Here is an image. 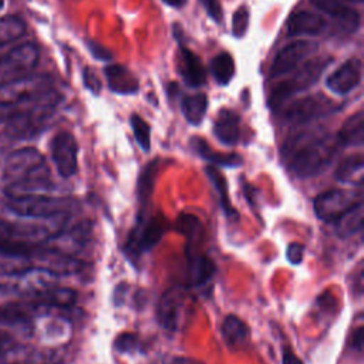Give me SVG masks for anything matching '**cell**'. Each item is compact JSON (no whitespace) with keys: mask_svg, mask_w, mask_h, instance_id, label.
I'll return each mask as SVG.
<instances>
[{"mask_svg":"<svg viewBox=\"0 0 364 364\" xmlns=\"http://www.w3.org/2000/svg\"><path fill=\"white\" fill-rule=\"evenodd\" d=\"M338 146L330 135L303 132L287 139L283 145V158L296 176L311 178L330 165Z\"/></svg>","mask_w":364,"mask_h":364,"instance_id":"1","label":"cell"},{"mask_svg":"<svg viewBox=\"0 0 364 364\" xmlns=\"http://www.w3.org/2000/svg\"><path fill=\"white\" fill-rule=\"evenodd\" d=\"M3 181L6 185L48 183L50 171L43 154L33 146L13 151L4 161Z\"/></svg>","mask_w":364,"mask_h":364,"instance_id":"2","label":"cell"},{"mask_svg":"<svg viewBox=\"0 0 364 364\" xmlns=\"http://www.w3.org/2000/svg\"><path fill=\"white\" fill-rule=\"evenodd\" d=\"M74 200L68 198L51 196L47 193L7 198V209L23 219H57L61 216H67L74 210Z\"/></svg>","mask_w":364,"mask_h":364,"instance_id":"3","label":"cell"},{"mask_svg":"<svg viewBox=\"0 0 364 364\" xmlns=\"http://www.w3.org/2000/svg\"><path fill=\"white\" fill-rule=\"evenodd\" d=\"M38 48L36 44L24 43L10 47L0 57V90L13 81L31 74L38 63Z\"/></svg>","mask_w":364,"mask_h":364,"instance_id":"4","label":"cell"},{"mask_svg":"<svg viewBox=\"0 0 364 364\" xmlns=\"http://www.w3.org/2000/svg\"><path fill=\"white\" fill-rule=\"evenodd\" d=\"M331 60L328 58H314L309 61L303 68L296 71L293 77H290L286 81L279 82L273 90L272 95L269 98V104L273 108H277L284 101H287L291 95H294L299 91L310 88L321 75L323 70L328 65Z\"/></svg>","mask_w":364,"mask_h":364,"instance_id":"5","label":"cell"},{"mask_svg":"<svg viewBox=\"0 0 364 364\" xmlns=\"http://www.w3.org/2000/svg\"><path fill=\"white\" fill-rule=\"evenodd\" d=\"M361 191L351 189H330L314 198L313 209L318 219L326 223L336 222L344 212L354 205L363 202Z\"/></svg>","mask_w":364,"mask_h":364,"instance_id":"6","label":"cell"},{"mask_svg":"<svg viewBox=\"0 0 364 364\" xmlns=\"http://www.w3.org/2000/svg\"><path fill=\"white\" fill-rule=\"evenodd\" d=\"M164 232L165 226L159 218H145L139 212L125 242V252L128 257L138 259L144 252L151 250L161 240Z\"/></svg>","mask_w":364,"mask_h":364,"instance_id":"7","label":"cell"},{"mask_svg":"<svg viewBox=\"0 0 364 364\" xmlns=\"http://www.w3.org/2000/svg\"><path fill=\"white\" fill-rule=\"evenodd\" d=\"M30 262H31V266L48 270L57 274L58 277L74 274L80 272L82 267V262L75 256H73L71 253L63 252L60 249L43 245V243L36 247Z\"/></svg>","mask_w":364,"mask_h":364,"instance_id":"8","label":"cell"},{"mask_svg":"<svg viewBox=\"0 0 364 364\" xmlns=\"http://www.w3.org/2000/svg\"><path fill=\"white\" fill-rule=\"evenodd\" d=\"M51 158L57 172L63 178H70L78 168V145L73 134L60 131L51 141Z\"/></svg>","mask_w":364,"mask_h":364,"instance_id":"9","label":"cell"},{"mask_svg":"<svg viewBox=\"0 0 364 364\" xmlns=\"http://www.w3.org/2000/svg\"><path fill=\"white\" fill-rule=\"evenodd\" d=\"M340 107L336 105L331 100L327 97L318 94L306 97L303 100H299L297 102L291 104L284 111V119L293 122V124H304L309 121H313L318 117L328 115L334 111H337Z\"/></svg>","mask_w":364,"mask_h":364,"instance_id":"10","label":"cell"},{"mask_svg":"<svg viewBox=\"0 0 364 364\" xmlns=\"http://www.w3.org/2000/svg\"><path fill=\"white\" fill-rule=\"evenodd\" d=\"M317 51V44L306 40H297L283 47L274 57L270 68L272 77H280L293 71L303 60Z\"/></svg>","mask_w":364,"mask_h":364,"instance_id":"11","label":"cell"},{"mask_svg":"<svg viewBox=\"0 0 364 364\" xmlns=\"http://www.w3.org/2000/svg\"><path fill=\"white\" fill-rule=\"evenodd\" d=\"M16 277H17V280H16V284L13 286V290L18 294L30 297L31 300L36 299L37 296H40L41 293H44L46 290H48L54 286H58L57 274H54L48 270H44V269L36 267V266L26 269Z\"/></svg>","mask_w":364,"mask_h":364,"instance_id":"12","label":"cell"},{"mask_svg":"<svg viewBox=\"0 0 364 364\" xmlns=\"http://www.w3.org/2000/svg\"><path fill=\"white\" fill-rule=\"evenodd\" d=\"M185 300V293L179 287H172L162 293L156 304V320L161 327L168 331H175L179 327Z\"/></svg>","mask_w":364,"mask_h":364,"instance_id":"13","label":"cell"},{"mask_svg":"<svg viewBox=\"0 0 364 364\" xmlns=\"http://www.w3.org/2000/svg\"><path fill=\"white\" fill-rule=\"evenodd\" d=\"M361 73H363L361 60L353 57L346 63H343L334 73H331L327 77L326 85L334 94H338V95L348 94L360 84Z\"/></svg>","mask_w":364,"mask_h":364,"instance_id":"14","label":"cell"},{"mask_svg":"<svg viewBox=\"0 0 364 364\" xmlns=\"http://www.w3.org/2000/svg\"><path fill=\"white\" fill-rule=\"evenodd\" d=\"M318 10L331 16L343 33H354L360 27V14L348 7V0H310Z\"/></svg>","mask_w":364,"mask_h":364,"instance_id":"15","label":"cell"},{"mask_svg":"<svg viewBox=\"0 0 364 364\" xmlns=\"http://www.w3.org/2000/svg\"><path fill=\"white\" fill-rule=\"evenodd\" d=\"M4 364H58L60 355L54 350L30 346H13L4 355Z\"/></svg>","mask_w":364,"mask_h":364,"instance_id":"16","label":"cell"},{"mask_svg":"<svg viewBox=\"0 0 364 364\" xmlns=\"http://www.w3.org/2000/svg\"><path fill=\"white\" fill-rule=\"evenodd\" d=\"M179 74L189 87H202L206 82V71L200 58L179 43Z\"/></svg>","mask_w":364,"mask_h":364,"instance_id":"17","label":"cell"},{"mask_svg":"<svg viewBox=\"0 0 364 364\" xmlns=\"http://www.w3.org/2000/svg\"><path fill=\"white\" fill-rule=\"evenodd\" d=\"M31 328L33 324L28 309L16 303L0 304V331L17 330L18 333H30Z\"/></svg>","mask_w":364,"mask_h":364,"instance_id":"18","label":"cell"},{"mask_svg":"<svg viewBox=\"0 0 364 364\" xmlns=\"http://www.w3.org/2000/svg\"><path fill=\"white\" fill-rule=\"evenodd\" d=\"M326 28V20L313 11H297L287 21L289 36H318Z\"/></svg>","mask_w":364,"mask_h":364,"instance_id":"19","label":"cell"},{"mask_svg":"<svg viewBox=\"0 0 364 364\" xmlns=\"http://www.w3.org/2000/svg\"><path fill=\"white\" fill-rule=\"evenodd\" d=\"M105 77L108 87L112 92L117 94H135L139 88V82L136 77L124 65L121 64H112L107 65L105 70Z\"/></svg>","mask_w":364,"mask_h":364,"instance_id":"20","label":"cell"},{"mask_svg":"<svg viewBox=\"0 0 364 364\" xmlns=\"http://www.w3.org/2000/svg\"><path fill=\"white\" fill-rule=\"evenodd\" d=\"M240 118L233 109H222L215 121V136L225 145H235L239 141Z\"/></svg>","mask_w":364,"mask_h":364,"instance_id":"21","label":"cell"},{"mask_svg":"<svg viewBox=\"0 0 364 364\" xmlns=\"http://www.w3.org/2000/svg\"><path fill=\"white\" fill-rule=\"evenodd\" d=\"M336 141L340 146H361L364 142V112L357 111L346 119Z\"/></svg>","mask_w":364,"mask_h":364,"instance_id":"22","label":"cell"},{"mask_svg":"<svg viewBox=\"0 0 364 364\" xmlns=\"http://www.w3.org/2000/svg\"><path fill=\"white\" fill-rule=\"evenodd\" d=\"M188 263H189V279L193 286H202L212 279L216 272L215 263L202 253L186 250Z\"/></svg>","mask_w":364,"mask_h":364,"instance_id":"23","label":"cell"},{"mask_svg":"<svg viewBox=\"0 0 364 364\" xmlns=\"http://www.w3.org/2000/svg\"><path fill=\"white\" fill-rule=\"evenodd\" d=\"M364 161L361 154L346 156L334 171V176L337 181L361 186L364 176Z\"/></svg>","mask_w":364,"mask_h":364,"instance_id":"24","label":"cell"},{"mask_svg":"<svg viewBox=\"0 0 364 364\" xmlns=\"http://www.w3.org/2000/svg\"><path fill=\"white\" fill-rule=\"evenodd\" d=\"M363 222H364V208H363V202H360L353 208H350L347 212H344L336 222H333V225L337 236L346 239L358 233L363 229Z\"/></svg>","mask_w":364,"mask_h":364,"instance_id":"25","label":"cell"},{"mask_svg":"<svg viewBox=\"0 0 364 364\" xmlns=\"http://www.w3.org/2000/svg\"><path fill=\"white\" fill-rule=\"evenodd\" d=\"M208 95L203 92L183 95L181 100V109L185 119L192 125H199L208 111Z\"/></svg>","mask_w":364,"mask_h":364,"instance_id":"26","label":"cell"},{"mask_svg":"<svg viewBox=\"0 0 364 364\" xmlns=\"http://www.w3.org/2000/svg\"><path fill=\"white\" fill-rule=\"evenodd\" d=\"M77 293L73 289L68 287H58L54 286L36 299L33 301L40 306H47V307H55V309H67L71 307L75 303Z\"/></svg>","mask_w":364,"mask_h":364,"instance_id":"27","label":"cell"},{"mask_svg":"<svg viewBox=\"0 0 364 364\" xmlns=\"http://www.w3.org/2000/svg\"><path fill=\"white\" fill-rule=\"evenodd\" d=\"M192 146L195 151L206 161L215 164V165H222V166H239L242 164V158L236 154H220L215 152L210 149L206 141H203L199 136L192 138Z\"/></svg>","mask_w":364,"mask_h":364,"instance_id":"28","label":"cell"},{"mask_svg":"<svg viewBox=\"0 0 364 364\" xmlns=\"http://www.w3.org/2000/svg\"><path fill=\"white\" fill-rule=\"evenodd\" d=\"M220 331H222V337L228 346L237 347V346L243 344V341L247 338L249 328L237 316L229 314L223 318Z\"/></svg>","mask_w":364,"mask_h":364,"instance_id":"29","label":"cell"},{"mask_svg":"<svg viewBox=\"0 0 364 364\" xmlns=\"http://www.w3.org/2000/svg\"><path fill=\"white\" fill-rule=\"evenodd\" d=\"M205 172H206L208 178L210 179V182L213 183V186H215V189L218 192L219 202H220L226 216L228 218H237V212L235 210V208L230 203L229 193H228V183H226V179L223 178V175L215 166H212V165L206 166Z\"/></svg>","mask_w":364,"mask_h":364,"instance_id":"30","label":"cell"},{"mask_svg":"<svg viewBox=\"0 0 364 364\" xmlns=\"http://www.w3.org/2000/svg\"><path fill=\"white\" fill-rule=\"evenodd\" d=\"M26 31V24L20 17L3 16L0 17V48L17 41Z\"/></svg>","mask_w":364,"mask_h":364,"instance_id":"31","label":"cell"},{"mask_svg":"<svg viewBox=\"0 0 364 364\" xmlns=\"http://www.w3.org/2000/svg\"><path fill=\"white\" fill-rule=\"evenodd\" d=\"M210 71L219 85H226L235 75V61L226 51L219 53L210 61Z\"/></svg>","mask_w":364,"mask_h":364,"instance_id":"32","label":"cell"},{"mask_svg":"<svg viewBox=\"0 0 364 364\" xmlns=\"http://www.w3.org/2000/svg\"><path fill=\"white\" fill-rule=\"evenodd\" d=\"M158 172V159H154L152 162H149L145 169L142 171L139 179H138V185H136V193H138V200L141 205L148 203L152 191H154V182H155V176Z\"/></svg>","mask_w":364,"mask_h":364,"instance_id":"33","label":"cell"},{"mask_svg":"<svg viewBox=\"0 0 364 364\" xmlns=\"http://www.w3.org/2000/svg\"><path fill=\"white\" fill-rule=\"evenodd\" d=\"M129 122L138 145L142 148V151L148 152L151 149V128L148 122L138 114H132Z\"/></svg>","mask_w":364,"mask_h":364,"instance_id":"34","label":"cell"},{"mask_svg":"<svg viewBox=\"0 0 364 364\" xmlns=\"http://www.w3.org/2000/svg\"><path fill=\"white\" fill-rule=\"evenodd\" d=\"M178 229L191 240H196L200 236L202 223L196 216L191 213H183L178 219Z\"/></svg>","mask_w":364,"mask_h":364,"instance_id":"35","label":"cell"},{"mask_svg":"<svg viewBox=\"0 0 364 364\" xmlns=\"http://www.w3.org/2000/svg\"><path fill=\"white\" fill-rule=\"evenodd\" d=\"M249 9L246 6H240L236 9L232 18V33L235 37H243L249 27Z\"/></svg>","mask_w":364,"mask_h":364,"instance_id":"36","label":"cell"},{"mask_svg":"<svg viewBox=\"0 0 364 364\" xmlns=\"http://www.w3.org/2000/svg\"><path fill=\"white\" fill-rule=\"evenodd\" d=\"M114 347L119 353H131L138 348V337L132 333H121L114 340Z\"/></svg>","mask_w":364,"mask_h":364,"instance_id":"37","label":"cell"},{"mask_svg":"<svg viewBox=\"0 0 364 364\" xmlns=\"http://www.w3.org/2000/svg\"><path fill=\"white\" fill-rule=\"evenodd\" d=\"M55 91V90H54ZM51 94V92H50ZM47 97V95H46ZM44 98V97H43ZM41 100V98H40ZM34 102V101H31ZM26 104L30 102H11V101H1L0 100V124H6L13 115H16Z\"/></svg>","mask_w":364,"mask_h":364,"instance_id":"38","label":"cell"},{"mask_svg":"<svg viewBox=\"0 0 364 364\" xmlns=\"http://www.w3.org/2000/svg\"><path fill=\"white\" fill-rule=\"evenodd\" d=\"M200 3L205 7L208 16L213 21H216L218 24H220L223 21V10H222L220 0H200Z\"/></svg>","mask_w":364,"mask_h":364,"instance_id":"39","label":"cell"},{"mask_svg":"<svg viewBox=\"0 0 364 364\" xmlns=\"http://www.w3.org/2000/svg\"><path fill=\"white\" fill-rule=\"evenodd\" d=\"M82 81H84V85L92 94H98L101 91V80L98 78V75L91 68H84L82 70Z\"/></svg>","mask_w":364,"mask_h":364,"instance_id":"40","label":"cell"},{"mask_svg":"<svg viewBox=\"0 0 364 364\" xmlns=\"http://www.w3.org/2000/svg\"><path fill=\"white\" fill-rule=\"evenodd\" d=\"M304 256V246L301 243H290L286 247V257L291 264H300Z\"/></svg>","mask_w":364,"mask_h":364,"instance_id":"41","label":"cell"},{"mask_svg":"<svg viewBox=\"0 0 364 364\" xmlns=\"http://www.w3.org/2000/svg\"><path fill=\"white\" fill-rule=\"evenodd\" d=\"M88 50L91 51V54L94 55V58L97 60H102V61H109L112 58V53L101 46L100 43H95V41H88Z\"/></svg>","mask_w":364,"mask_h":364,"instance_id":"42","label":"cell"},{"mask_svg":"<svg viewBox=\"0 0 364 364\" xmlns=\"http://www.w3.org/2000/svg\"><path fill=\"white\" fill-rule=\"evenodd\" d=\"M363 346H364V327L360 326L354 330L353 333V347L357 350V351H361L363 350Z\"/></svg>","mask_w":364,"mask_h":364,"instance_id":"43","label":"cell"},{"mask_svg":"<svg viewBox=\"0 0 364 364\" xmlns=\"http://www.w3.org/2000/svg\"><path fill=\"white\" fill-rule=\"evenodd\" d=\"M282 364H303V361L289 347H284L282 353Z\"/></svg>","mask_w":364,"mask_h":364,"instance_id":"44","label":"cell"},{"mask_svg":"<svg viewBox=\"0 0 364 364\" xmlns=\"http://www.w3.org/2000/svg\"><path fill=\"white\" fill-rule=\"evenodd\" d=\"M11 347H13V338L7 333L0 331V357H3Z\"/></svg>","mask_w":364,"mask_h":364,"instance_id":"45","label":"cell"},{"mask_svg":"<svg viewBox=\"0 0 364 364\" xmlns=\"http://www.w3.org/2000/svg\"><path fill=\"white\" fill-rule=\"evenodd\" d=\"M171 364H203L198 360H193V358H189V357H175Z\"/></svg>","mask_w":364,"mask_h":364,"instance_id":"46","label":"cell"},{"mask_svg":"<svg viewBox=\"0 0 364 364\" xmlns=\"http://www.w3.org/2000/svg\"><path fill=\"white\" fill-rule=\"evenodd\" d=\"M121 284H122V283H121ZM121 284H118V286L115 287V290H114V303H115L117 306H119V304L122 303L124 294H125V290H121Z\"/></svg>","mask_w":364,"mask_h":364,"instance_id":"47","label":"cell"},{"mask_svg":"<svg viewBox=\"0 0 364 364\" xmlns=\"http://www.w3.org/2000/svg\"><path fill=\"white\" fill-rule=\"evenodd\" d=\"M164 3H166L168 6H172V7H182L186 4V0H162Z\"/></svg>","mask_w":364,"mask_h":364,"instance_id":"48","label":"cell"},{"mask_svg":"<svg viewBox=\"0 0 364 364\" xmlns=\"http://www.w3.org/2000/svg\"><path fill=\"white\" fill-rule=\"evenodd\" d=\"M7 139H10L6 134H3V135H0V152L4 149V146L7 145Z\"/></svg>","mask_w":364,"mask_h":364,"instance_id":"49","label":"cell"},{"mask_svg":"<svg viewBox=\"0 0 364 364\" xmlns=\"http://www.w3.org/2000/svg\"><path fill=\"white\" fill-rule=\"evenodd\" d=\"M3 293H7V290H6V286L0 284V294H3Z\"/></svg>","mask_w":364,"mask_h":364,"instance_id":"50","label":"cell"},{"mask_svg":"<svg viewBox=\"0 0 364 364\" xmlns=\"http://www.w3.org/2000/svg\"><path fill=\"white\" fill-rule=\"evenodd\" d=\"M348 1H358V3H361L363 0H348Z\"/></svg>","mask_w":364,"mask_h":364,"instance_id":"51","label":"cell"}]
</instances>
